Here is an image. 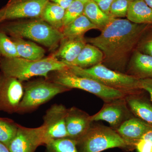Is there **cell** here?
<instances>
[{"label":"cell","instance_id":"obj_7","mask_svg":"<svg viewBox=\"0 0 152 152\" xmlns=\"http://www.w3.org/2000/svg\"><path fill=\"white\" fill-rule=\"evenodd\" d=\"M76 143L79 152H101L115 148L128 151L124 141L116 131L100 124H91Z\"/></svg>","mask_w":152,"mask_h":152},{"label":"cell","instance_id":"obj_15","mask_svg":"<svg viewBox=\"0 0 152 152\" xmlns=\"http://www.w3.org/2000/svg\"><path fill=\"white\" fill-rule=\"evenodd\" d=\"M126 74L139 80L152 79V57L135 50L128 63Z\"/></svg>","mask_w":152,"mask_h":152},{"label":"cell","instance_id":"obj_18","mask_svg":"<svg viewBox=\"0 0 152 152\" xmlns=\"http://www.w3.org/2000/svg\"><path fill=\"white\" fill-rule=\"evenodd\" d=\"M103 58V54L99 49L91 44L87 43L76 59L68 64L87 69L102 64Z\"/></svg>","mask_w":152,"mask_h":152},{"label":"cell","instance_id":"obj_17","mask_svg":"<svg viewBox=\"0 0 152 152\" xmlns=\"http://www.w3.org/2000/svg\"><path fill=\"white\" fill-rule=\"evenodd\" d=\"M86 44L84 37H64L60 42L59 48L53 56L67 64H71L76 59Z\"/></svg>","mask_w":152,"mask_h":152},{"label":"cell","instance_id":"obj_39","mask_svg":"<svg viewBox=\"0 0 152 152\" xmlns=\"http://www.w3.org/2000/svg\"></svg>","mask_w":152,"mask_h":152},{"label":"cell","instance_id":"obj_24","mask_svg":"<svg viewBox=\"0 0 152 152\" xmlns=\"http://www.w3.org/2000/svg\"><path fill=\"white\" fill-rule=\"evenodd\" d=\"M18 126L12 120L0 118V142L8 147L16 134Z\"/></svg>","mask_w":152,"mask_h":152},{"label":"cell","instance_id":"obj_36","mask_svg":"<svg viewBox=\"0 0 152 152\" xmlns=\"http://www.w3.org/2000/svg\"><path fill=\"white\" fill-rule=\"evenodd\" d=\"M77 1H80L84 3V4H86V3L89 1L90 0H77Z\"/></svg>","mask_w":152,"mask_h":152},{"label":"cell","instance_id":"obj_25","mask_svg":"<svg viewBox=\"0 0 152 152\" xmlns=\"http://www.w3.org/2000/svg\"><path fill=\"white\" fill-rule=\"evenodd\" d=\"M45 145L46 152H79L76 141L68 137L53 140Z\"/></svg>","mask_w":152,"mask_h":152},{"label":"cell","instance_id":"obj_13","mask_svg":"<svg viewBox=\"0 0 152 152\" xmlns=\"http://www.w3.org/2000/svg\"><path fill=\"white\" fill-rule=\"evenodd\" d=\"M91 116L74 107L67 109L66 124L68 137L77 141L84 135L91 126Z\"/></svg>","mask_w":152,"mask_h":152},{"label":"cell","instance_id":"obj_20","mask_svg":"<svg viewBox=\"0 0 152 152\" xmlns=\"http://www.w3.org/2000/svg\"><path fill=\"white\" fill-rule=\"evenodd\" d=\"M20 58L29 60H39L43 58L45 51L35 43L26 40L23 38L12 37Z\"/></svg>","mask_w":152,"mask_h":152},{"label":"cell","instance_id":"obj_33","mask_svg":"<svg viewBox=\"0 0 152 152\" xmlns=\"http://www.w3.org/2000/svg\"><path fill=\"white\" fill-rule=\"evenodd\" d=\"M49 1L56 3L66 10L72 4L74 0H48Z\"/></svg>","mask_w":152,"mask_h":152},{"label":"cell","instance_id":"obj_30","mask_svg":"<svg viewBox=\"0 0 152 152\" xmlns=\"http://www.w3.org/2000/svg\"><path fill=\"white\" fill-rule=\"evenodd\" d=\"M137 152H152V129L142 137L136 145Z\"/></svg>","mask_w":152,"mask_h":152},{"label":"cell","instance_id":"obj_31","mask_svg":"<svg viewBox=\"0 0 152 152\" xmlns=\"http://www.w3.org/2000/svg\"><path fill=\"white\" fill-rule=\"evenodd\" d=\"M103 12L109 15L110 8L114 0H93Z\"/></svg>","mask_w":152,"mask_h":152},{"label":"cell","instance_id":"obj_12","mask_svg":"<svg viewBox=\"0 0 152 152\" xmlns=\"http://www.w3.org/2000/svg\"><path fill=\"white\" fill-rule=\"evenodd\" d=\"M44 144L42 126L30 128L18 124V132L8 148L11 152H34Z\"/></svg>","mask_w":152,"mask_h":152},{"label":"cell","instance_id":"obj_38","mask_svg":"<svg viewBox=\"0 0 152 152\" xmlns=\"http://www.w3.org/2000/svg\"><path fill=\"white\" fill-rule=\"evenodd\" d=\"M130 1H134V0H130Z\"/></svg>","mask_w":152,"mask_h":152},{"label":"cell","instance_id":"obj_9","mask_svg":"<svg viewBox=\"0 0 152 152\" xmlns=\"http://www.w3.org/2000/svg\"><path fill=\"white\" fill-rule=\"evenodd\" d=\"M67 108L62 104H54L43 117L44 144L57 139L68 137L66 124Z\"/></svg>","mask_w":152,"mask_h":152},{"label":"cell","instance_id":"obj_21","mask_svg":"<svg viewBox=\"0 0 152 152\" xmlns=\"http://www.w3.org/2000/svg\"><path fill=\"white\" fill-rule=\"evenodd\" d=\"M65 10L52 2L49 1L44 7L40 17L53 27L62 31Z\"/></svg>","mask_w":152,"mask_h":152},{"label":"cell","instance_id":"obj_2","mask_svg":"<svg viewBox=\"0 0 152 152\" xmlns=\"http://www.w3.org/2000/svg\"><path fill=\"white\" fill-rule=\"evenodd\" d=\"M1 72L20 81H28L35 76H42L45 79L54 71L69 69V64L52 55L39 60H29L18 57L0 59Z\"/></svg>","mask_w":152,"mask_h":152},{"label":"cell","instance_id":"obj_14","mask_svg":"<svg viewBox=\"0 0 152 152\" xmlns=\"http://www.w3.org/2000/svg\"><path fill=\"white\" fill-rule=\"evenodd\" d=\"M151 129L149 125L134 116L124 122L116 131L124 141L128 151H133L142 137Z\"/></svg>","mask_w":152,"mask_h":152},{"label":"cell","instance_id":"obj_1","mask_svg":"<svg viewBox=\"0 0 152 152\" xmlns=\"http://www.w3.org/2000/svg\"><path fill=\"white\" fill-rule=\"evenodd\" d=\"M151 26L113 18L101 31L99 35L85 38V40L87 43L96 47L102 52V64L113 70L126 73L128 63L140 39Z\"/></svg>","mask_w":152,"mask_h":152},{"label":"cell","instance_id":"obj_16","mask_svg":"<svg viewBox=\"0 0 152 152\" xmlns=\"http://www.w3.org/2000/svg\"><path fill=\"white\" fill-rule=\"evenodd\" d=\"M142 94L127 95L125 100L133 115L152 127V103Z\"/></svg>","mask_w":152,"mask_h":152},{"label":"cell","instance_id":"obj_34","mask_svg":"<svg viewBox=\"0 0 152 152\" xmlns=\"http://www.w3.org/2000/svg\"><path fill=\"white\" fill-rule=\"evenodd\" d=\"M0 152H11L8 148L4 144L0 142Z\"/></svg>","mask_w":152,"mask_h":152},{"label":"cell","instance_id":"obj_23","mask_svg":"<svg viewBox=\"0 0 152 152\" xmlns=\"http://www.w3.org/2000/svg\"><path fill=\"white\" fill-rule=\"evenodd\" d=\"M83 14L100 31L113 18L103 12L93 0L85 4Z\"/></svg>","mask_w":152,"mask_h":152},{"label":"cell","instance_id":"obj_11","mask_svg":"<svg viewBox=\"0 0 152 152\" xmlns=\"http://www.w3.org/2000/svg\"><path fill=\"white\" fill-rule=\"evenodd\" d=\"M125 98L104 102L100 110L91 116L92 122L105 121L109 123L112 129L117 130L124 122L134 116L128 107Z\"/></svg>","mask_w":152,"mask_h":152},{"label":"cell","instance_id":"obj_8","mask_svg":"<svg viewBox=\"0 0 152 152\" xmlns=\"http://www.w3.org/2000/svg\"><path fill=\"white\" fill-rule=\"evenodd\" d=\"M48 0H16L0 10V24L23 18L40 17Z\"/></svg>","mask_w":152,"mask_h":152},{"label":"cell","instance_id":"obj_26","mask_svg":"<svg viewBox=\"0 0 152 152\" xmlns=\"http://www.w3.org/2000/svg\"><path fill=\"white\" fill-rule=\"evenodd\" d=\"M0 57L4 58L19 57L15 44L11 37L0 31Z\"/></svg>","mask_w":152,"mask_h":152},{"label":"cell","instance_id":"obj_5","mask_svg":"<svg viewBox=\"0 0 152 152\" xmlns=\"http://www.w3.org/2000/svg\"><path fill=\"white\" fill-rule=\"evenodd\" d=\"M48 79L69 88H77L92 94L107 102L115 99L124 98L126 95L118 90L102 84L89 78L77 75L69 69L51 72Z\"/></svg>","mask_w":152,"mask_h":152},{"label":"cell","instance_id":"obj_10","mask_svg":"<svg viewBox=\"0 0 152 152\" xmlns=\"http://www.w3.org/2000/svg\"><path fill=\"white\" fill-rule=\"evenodd\" d=\"M22 83L1 72L0 111L10 114L17 113L24 92Z\"/></svg>","mask_w":152,"mask_h":152},{"label":"cell","instance_id":"obj_19","mask_svg":"<svg viewBox=\"0 0 152 152\" xmlns=\"http://www.w3.org/2000/svg\"><path fill=\"white\" fill-rule=\"evenodd\" d=\"M126 17L134 23L152 25V10L143 0L131 1Z\"/></svg>","mask_w":152,"mask_h":152},{"label":"cell","instance_id":"obj_4","mask_svg":"<svg viewBox=\"0 0 152 152\" xmlns=\"http://www.w3.org/2000/svg\"><path fill=\"white\" fill-rule=\"evenodd\" d=\"M68 64L69 69L77 75L93 79L126 95L138 94L144 91L140 80L127 74L111 69L103 64L87 69Z\"/></svg>","mask_w":152,"mask_h":152},{"label":"cell","instance_id":"obj_22","mask_svg":"<svg viewBox=\"0 0 152 152\" xmlns=\"http://www.w3.org/2000/svg\"><path fill=\"white\" fill-rule=\"evenodd\" d=\"M92 29H99L84 14L63 28L64 37L75 38L84 37L85 33Z\"/></svg>","mask_w":152,"mask_h":152},{"label":"cell","instance_id":"obj_6","mask_svg":"<svg viewBox=\"0 0 152 152\" xmlns=\"http://www.w3.org/2000/svg\"><path fill=\"white\" fill-rule=\"evenodd\" d=\"M24 86L23 96L17 113H30L56 96L72 90L48 79L29 81Z\"/></svg>","mask_w":152,"mask_h":152},{"label":"cell","instance_id":"obj_28","mask_svg":"<svg viewBox=\"0 0 152 152\" xmlns=\"http://www.w3.org/2000/svg\"><path fill=\"white\" fill-rule=\"evenodd\" d=\"M131 1L130 0H114L109 12V16L113 18L126 17Z\"/></svg>","mask_w":152,"mask_h":152},{"label":"cell","instance_id":"obj_3","mask_svg":"<svg viewBox=\"0 0 152 152\" xmlns=\"http://www.w3.org/2000/svg\"><path fill=\"white\" fill-rule=\"evenodd\" d=\"M0 24V31L12 37L29 39L50 48H55L64 37L62 31L40 18Z\"/></svg>","mask_w":152,"mask_h":152},{"label":"cell","instance_id":"obj_29","mask_svg":"<svg viewBox=\"0 0 152 152\" xmlns=\"http://www.w3.org/2000/svg\"><path fill=\"white\" fill-rule=\"evenodd\" d=\"M136 50L142 53L152 57V26L144 33Z\"/></svg>","mask_w":152,"mask_h":152},{"label":"cell","instance_id":"obj_35","mask_svg":"<svg viewBox=\"0 0 152 152\" xmlns=\"http://www.w3.org/2000/svg\"><path fill=\"white\" fill-rule=\"evenodd\" d=\"M143 1L147 4V5L152 10V0H143Z\"/></svg>","mask_w":152,"mask_h":152},{"label":"cell","instance_id":"obj_32","mask_svg":"<svg viewBox=\"0 0 152 152\" xmlns=\"http://www.w3.org/2000/svg\"><path fill=\"white\" fill-rule=\"evenodd\" d=\"M142 88L149 94L151 101L152 102V79L140 80Z\"/></svg>","mask_w":152,"mask_h":152},{"label":"cell","instance_id":"obj_37","mask_svg":"<svg viewBox=\"0 0 152 152\" xmlns=\"http://www.w3.org/2000/svg\"><path fill=\"white\" fill-rule=\"evenodd\" d=\"M16 1V0H9L8 3L12 2L14 1Z\"/></svg>","mask_w":152,"mask_h":152},{"label":"cell","instance_id":"obj_27","mask_svg":"<svg viewBox=\"0 0 152 152\" xmlns=\"http://www.w3.org/2000/svg\"><path fill=\"white\" fill-rule=\"evenodd\" d=\"M85 4L84 3L80 1L77 0L73 1L72 4L65 10L63 22L64 28L83 14Z\"/></svg>","mask_w":152,"mask_h":152}]
</instances>
